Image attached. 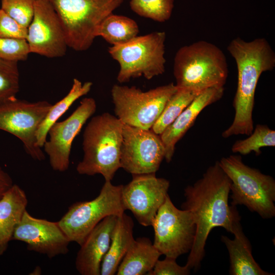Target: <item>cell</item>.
<instances>
[{
  "label": "cell",
  "instance_id": "1",
  "mask_svg": "<svg viewBox=\"0 0 275 275\" xmlns=\"http://www.w3.org/2000/svg\"><path fill=\"white\" fill-rule=\"evenodd\" d=\"M231 181L218 161L210 166L201 178L184 189L185 201L181 209L192 214L196 234L186 265L198 269L205 256V246L213 228L221 227L232 233L240 217L235 206L228 203Z\"/></svg>",
  "mask_w": 275,
  "mask_h": 275
},
{
  "label": "cell",
  "instance_id": "2",
  "mask_svg": "<svg viewBox=\"0 0 275 275\" xmlns=\"http://www.w3.org/2000/svg\"><path fill=\"white\" fill-rule=\"evenodd\" d=\"M227 50L236 62L237 85L233 102L234 118L222 136L249 135L254 129L253 112L257 84L263 72L275 67V53L263 38L249 42L236 38L229 44Z\"/></svg>",
  "mask_w": 275,
  "mask_h": 275
},
{
  "label": "cell",
  "instance_id": "3",
  "mask_svg": "<svg viewBox=\"0 0 275 275\" xmlns=\"http://www.w3.org/2000/svg\"><path fill=\"white\" fill-rule=\"evenodd\" d=\"M225 54L217 46L204 40L180 47L173 65L178 89L198 94L213 87H224L228 76Z\"/></svg>",
  "mask_w": 275,
  "mask_h": 275
},
{
  "label": "cell",
  "instance_id": "4",
  "mask_svg": "<svg viewBox=\"0 0 275 275\" xmlns=\"http://www.w3.org/2000/svg\"><path fill=\"white\" fill-rule=\"evenodd\" d=\"M123 124L108 113L92 118L83 134L84 155L76 166L79 174H100L105 180L113 179L121 168Z\"/></svg>",
  "mask_w": 275,
  "mask_h": 275
},
{
  "label": "cell",
  "instance_id": "5",
  "mask_svg": "<svg viewBox=\"0 0 275 275\" xmlns=\"http://www.w3.org/2000/svg\"><path fill=\"white\" fill-rule=\"evenodd\" d=\"M219 164L231 181V205H244L264 219L275 216V180L243 163L240 155L222 158Z\"/></svg>",
  "mask_w": 275,
  "mask_h": 275
},
{
  "label": "cell",
  "instance_id": "6",
  "mask_svg": "<svg viewBox=\"0 0 275 275\" xmlns=\"http://www.w3.org/2000/svg\"><path fill=\"white\" fill-rule=\"evenodd\" d=\"M56 12L68 47L77 51L88 49L103 20L123 0H47Z\"/></svg>",
  "mask_w": 275,
  "mask_h": 275
},
{
  "label": "cell",
  "instance_id": "7",
  "mask_svg": "<svg viewBox=\"0 0 275 275\" xmlns=\"http://www.w3.org/2000/svg\"><path fill=\"white\" fill-rule=\"evenodd\" d=\"M166 38L164 32H154L109 47L108 53L120 66L118 81L124 83L141 76L149 80L163 74Z\"/></svg>",
  "mask_w": 275,
  "mask_h": 275
},
{
  "label": "cell",
  "instance_id": "8",
  "mask_svg": "<svg viewBox=\"0 0 275 275\" xmlns=\"http://www.w3.org/2000/svg\"><path fill=\"white\" fill-rule=\"evenodd\" d=\"M177 88L173 82L143 91L135 87L114 85L111 95L116 116L123 124L151 129Z\"/></svg>",
  "mask_w": 275,
  "mask_h": 275
},
{
  "label": "cell",
  "instance_id": "9",
  "mask_svg": "<svg viewBox=\"0 0 275 275\" xmlns=\"http://www.w3.org/2000/svg\"><path fill=\"white\" fill-rule=\"evenodd\" d=\"M123 185L105 180L95 199L71 205L58 223L70 242L80 245L94 228L105 217L120 216L125 210L122 201Z\"/></svg>",
  "mask_w": 275,
  "mask_h": 275
},
{
  "label": "cell",
  "instance_id": "10",
  "mask_svg": "<svg viewBox=\"0 0 275 275\" xmlns=\"http://www.w3.org/2000/svg\"><path fill=\"white\" fill-rule=\"evenodd\" d=\"M151 226L154 232L153 244L161 255L176 259L191 250L196 234L194 218L188 210L177 208L169 195Z\"/></svg>",
  "mask_w": 275,
  "mask_h": 275
},
{
  "label": "cell",
  "instance_id": "11",
  "mask_svg": "<svg viewBox=\"0 0 275 275\" xmlns=\"http://www.w3.org/2000/svg\"><path fill=\"white\" fill-rule=\"evenodd\" d=\"M51 105L46 101L29 102L17 98L0 104V130L19 139L27 153L36 160L45 158L37 145L36 133Z\"/></svg>",
  "mask_w": 275,
  "mask_h": 275
},
{
  "label": "cell",
  "instance_id": "12",
  "mask_svg": "<svg viewBox=\"0 0 275 275\" xmlns=\"http://www.w3.org/2000/svg\"><path fill=\"white\" fill-rule=\"evenodd\" d=\"M164 157L159 135L151 129L123 124L121 168L132 175L155 173Z\"/></svg>",
  "mask_w": 275,
  "mask_h": 275
},
{
  "label": "cell",
  "instance_id": "13",
  "mask_svg": "<svg viewBox=\"0 0 275 275\" xmlns=\"http://www.w3.org/2000/svg\"><path fill=\"white\" fill-rule=\"evenodd\" d=\"M132 175V180L122 187L124 209L130 210L140 225L151 226L168 195L170 182L155 173Z\"/></svg>",
  "mask_w": 275,
  "mask_h": 275
},
{
  "label": "cell",
  "instance_id": "14",
  "mask_svg": "<svg viewBox=\"0 0 275 275\" xmlns=\"http://www.w3.org/2000/svg\"><path fill=\"white\" fill-rule=\"evenodd\" d=\"M96 107L94 98H84L67 118L57 121L49 129V138L43 148L54 171L63 172L68 170L73 140L87 121L94 114Z\"/></svg>",
  "mask_w": 275,
  "mask_h": 275
},
{
  "label": "cell",
  "instance_id": "15",
  "mask_svg": "<svg viewBox=\"0 0 275 275\" xmlns=\"http://www.w3.org/2000/svg\"><path fill=\"white\" fill-rule=\"evenodd\" d=\"M26 40L30 53L49 58L64 56L68 45L59 17L47 0H36Z\"/></svg>",
  "mask_w": 275,
  "mask_h": 275
},
{
  "label": "cell",
  "instance_id": "16",
  "mask_svg": "<svg viewBox=\"0 0 275 275\" xmlns=\"http://www.w3.org/2000/svg\"><path fill=\"white\" fill-rule=\"evenodd\" d=\"M12 240L23 242L29 250L50 258L67 254L70 242L58 222L33 217L26 210L15 229Z\"/></svg>",
  "mask_w": 275,
  "mask_h": 275
},
{
  "label": "cell",
  "instance_id": "17",
  "mask_svg": "<svg viewBox=\"0 0 275 275\" xmlns=\"http://www.w3.org/2000/svg\"><path fill=\"white\" fill-rule=\"evenodd\" d=\"M118 216H108L89 233L77 252L75 267L81 275H100L102 260L107 253Z\"/></svg>",
  "mask_w": 275,
  "mask_h": 275
},
{
  "label": "cell",
  "instance_id": "18",
  "mask_svg": "<svg viewBox=\"0 0 275 275\" xmlns=\"http://www.w3.org/2000/svg\"><path fill=\"white\" fill-rule=\"evenodd\" d=\"M224 90V87H213L200 93L159 135L164 146V159L167 162L172 160L176 144L193 125L198 115L206 107L219 100Z\"/></svg>",
  "mask_w": 275,
  "mask_h": 275
},
{
  "label": "cell",
  "instance_id": "19",
  "mask_svg": "<svg viewBox=\"0 0 275 275\" xmlns=\"http://www.w3.org/2000/svg\"><path fill=\"white\" fill-rule=\"evenodd\" d=\"M232 234L233 239L227 236H221V241L225 244L230 257V274H273L263 270L254 259L251 243L242 231L240 221L235 223Z\"/></svg>",
  "mask_w": 275,
  "mask_h": 275
},
{
  "label": "cell",
  "instance_id": "20",
  "mask_svg": "<svg viewBox=\"0 0 275 275\" xmlns=\"http://www.w3.org/2000/svg\"><path fill=\"white\" fill-rule=\"evenodd\" d=\"M24 191L14 184L0 199V256L7 250L15 229L26 210Z\"/></svg>",
  "mask_w": 275,
  "mask_h": 275
},
{
  "label": "cell",
  "instance_id": "21",
  "mask_svg": "<svg viewBox=\"0 0 275 275\" xmlns=\"http://www.w3.org/2000/svg\"><path fill=\"white\" fill-rule=\"evenodd\" d=\"M133 228L132 218L125 212L118 217L108 250L101 263L100 274H116L119 264L134 240Z\"/></svg>",
  "mask_w": 275,
  "mask_h": 275
},
{
  "label": "cell",
  "instance_id": "22",
  "mask_svg": "<svg viewBox=\"0 0 275 275\" xmlns=\"http://www.w3.org/2000/svg\"><path fill=\"white\" fill-rule=\"evenodd\" d=\"M161 254L147 237L134 239L119 264L116 274H148Z\"/></svg>",
  "mask_w": 275,
  "mask_h": 275
},
{
  "label": "cell",
  "instance_id": "23",
  "mask_svg": "<svg viewBox=\"0 0 275 275\" xmlns=\"http://www.w3.org/2000/svg\"><path fill=\"white\" fill-rule=\"evenodd\" d=\"M93 84L86 81L82 84L74 78L68 94L54 104H52L45 117L39 125L36 133L37 145L42 148L47 140L48 131L53 124L80 97L87 95L91 90Z\"/></svg>",
  "mask_w": 275,
  "mask_h": 275
},
{
  "label": "cell",
  "instance_id": "24",
  "mask_svg": "<svg viewBox=\"0 0 275 275\" xmlns=\"http://www.w3.org/2000/svg\"><path fill=\"white\" fill-rule=\"evenodd\" d=\"M139 33V26L133 19L112 13L101 23L97 32V37H101L114 46L128 42L136 37Z\"/></svg>",
  "mask_w": 275,
  "mask_h": 275
},
{
  "label": "cell",
  "instance_id": "25",
  "mask_svg": "<svg viewBox=\"0 0 275 275\" xmlns=\"http://www.w3.org/2000/svg\"><path fill=\"white\" fill-rule=\"evenodd\" d=\"M199 94L191 91L177 89L167 101L159 118L152 126V130L160 135Z\"/></svg>",
  "mask_w": 275,
  "mask_h": 275
},
{
  "label": "cell",
  "instance_id": "26",
  "mask_svg": "<svg viewBox=\"0 0 275 275\" xmlns=\"http://www.w3.org/2000/svg\"><path fill=\"white\" fill-rule=\"evenodd\" d=\"M248 136L234 143L231 148L233 153L247 155L253 151L259 155L261 153V148L275 146V131L266 125H257Z\"/></svg>",
  "mask_w": 275,
  "mask_h": 275
},
{
  "label": "cell",
  "instance_id": "27",
  "mask_svg": "<svg viewBox=\"0 0 275 275\" xmlns=\"http://www.w3.org/2000/svg\"><path fill=\"white\" fill-rule=\"evenodd\" d=\"M129 6L133 12L141 17L164 22L172 15L174 0H131Z\"/></svg>",
  "mask_w": 275,
  "mask_h": 275
},
{
  "label": "cell",
  "instance_id": "28",
  "mask_svg": "<svg viewBox=\"0 0 275 275\" xmlns=\"http://www.w3.org/2000/svg\"><path fill=\"white\" fill-rule=\"evenodd\" d=\"M19 91L18 62L0 59V104L16 98Z\"/></svg>",
  "mask_w": 275,
  "mask_h": 275
},
{
  "label": "cell",
  "instance_id": "29",
  "mask_svg": "<svg viewBox=\"0 0 275 275\" xmlns=\"http://www.w3.org/2000/svg\"><path fill=\"white\" fill-rule=\"evenodd\" d=\"M36 0H1V9L19 24L27 28L31 22Z\"/></svg>",
  "mask_w": 275,
  "mask_h": 275
},
{
  "label": "cell",
  "instance_id": "30",
  "mask_svg": "<svg viewBox=\"0 0 275 275\" xmlns=\"http://www.w3.org/2000/svg\"><path fill=\"white\" fill-rule=\"evenodd\" d=\"M30 53L25 39L0 37V59L18 62L26 60Z\"/></svg>",
  "mask_w": 275,
  "mask_h": 275
},
{
  "label": "cell",
  "instance_id": "31",
  "mask_svg": "<svg viewBox=\"0 0 275 275\" xmlns=\"http://www.w3.org/2000/svg\"><path fill=\"white\" fill-rule=\"evenodd\" d=\"M28 29L25 28L0 8V37L26 39Z\"/></svg>",
  "mask_w": 275,
  "mask_h": 275
},
{
  "label": "cell",
  "instance_id": "32",
  "mask_svg": "<svg viewBox=\"0 0 275 275\" xmlns=\"http://www.w3.org/2000/svg\"><path fill=\"white\" fill-rule=\"evenodd\" d=\"M175 259L166 257L162 260L157 261L152 270L148 275H188L190 269L186 265H178Z\"/></svg>",
  "mask_w": 275,
  "mask_h": 275
},
{
  "label": "cell",
  "instance_id": "33",
  "mask_svg": "<svg viewBox=\"0 0 275 275\" xmlns=\"http://www.w3.org/2000/svg\"><path fill=\"white\" fill-rule=\"evenodd\" d=\"M13 184L11 176L0 167V199Z\"/></svg>",
  "mask_w": 275,
  "mask_h": 275
}]
</instances>
